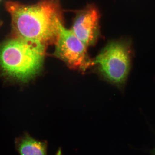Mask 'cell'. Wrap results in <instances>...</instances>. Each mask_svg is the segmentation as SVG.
Returning a JSON list of instances; mask_svg holds the SVG:
<instances>
[{"instance_id":"obj_1","label":"cell","mask_w":155,"mask_h":155,"mask_svg":"<svg viewBox=\"0 0 155 155\" xmlns=\"http://www.w3.org/2000/svg\"><path fill=\"white\" fill-rule=\"evenodd\" d=\"M7 8L12 17L15 38L44 45L56 41L62 23L58 0H43L27 6L9 2Z\"/></svg>"},{"instance_id":"obj_5","label":"cell","mask_w":155,"mask_h":155,"mask_svg":"<svg viewBox=\"0 0 155 155\" xmlns=\"http://www.w3.org/2000/svg\"><path fill=\"white\" fill-rule=\"evenodd\" d=\"M98 21L96 9L88 8L77 14L72 31L86 46L92 45L97 35Z\"/></svg>"},{"instance_id":"obj_2","label":"cell","mask_w":155,"mask_h":155,"mask_svg":"<svg viewBox=\"0 0 155 155\" xmlns=\"http://www.w3.org/2000/svg\"><path fill=\"white\" fill-rule=\"evenodd\" d=\"M45 45L14 38L0 45V70L6 76L27 81L41 69Z\"/></svg>"},{"instance_id":"obj_6","label":"cell","mask_w":155,"mask_h":155,"mask_svg":"<svg viewBox=\"0 0 155 155\" xmlns=\"http://www.w3.org/2000/svg\"><path fill=\"white\" fill-rule=\"evenodd\" d=\"M18 150L21 155H47V143L26 135L20 140Z\"/></svg>"},{"instance_id":"obj_7","label":"cell","mask_w":155,"mask_h":155,"mask_svg":"<svg viewBox=\"0 0 155 155\" xmlns=\"http://www.w3.org/2000/svg\"><path fill=\"white\" fill-rule=\"evenodd\" d=\"M56 155H62V150L61 148L58 149V151L56 153Z\"/></svg>"},{"instance_id":"obj_8","label":"cell","mask_w":155,"mask_h":155,"mask_svg":"<svg viewBox=\"0 0 155 155\" xmlns=\"http://www.w3.org/2000/svg\"><path fill=\"white\" fill-rule=\"evenodd\" d=\"M153 155H155V148L153 151Z\"/></svg>"},{"instance_id":"obj_3","label":"cell","mask_w":155,"mask_h":155,"mask_svg":"<svg viewBox=\"0 0 155 155\" xmlns=\"http://www.w3.org/2000/svg\"><path fill=\"white\" fill-rule=\"evenodd\" d=\"M134 55L132 40L126 38L109 43L92 64L99 66L109 81L124 88L131 70Z\"/></svg>"},{"instance_id":"obj_4","label":"cell","mask_w":155,"mask_h":155,"mask_svg":"<svg viewBox=\"0 0 155 155\" xmlns=\"http://www.w3.org/2000/svg\"><path fill=\"white\" fill-rule=\"evenodd\" d=\"M86 46L61 24L56 41L55 55L74 68L86 69L92 65L87 55Z\"/></svg>"}]
</instances>
